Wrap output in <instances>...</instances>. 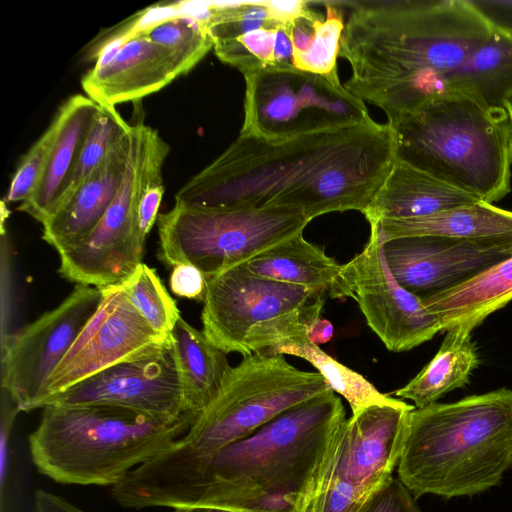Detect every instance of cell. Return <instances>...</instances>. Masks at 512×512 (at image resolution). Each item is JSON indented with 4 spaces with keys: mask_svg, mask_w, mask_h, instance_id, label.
Masks as SVG:
<instances>
[{
    "mask_svg": "<svg viewBox=\"0 0 512 512\" xmlns=\"http://www.w3.org/2000/svg\"><path fill=\"white\" fill-rule=\"evenodd\" d=\"M331 390L212 453L173 445L111 487L130 509L213 506L237 512H309L346 420Z\"/></svg>",
    "mask_w": 512,
    "mask_h": 512,
    "instance_id": "1",
    "label": "cell"
},
{
    "mask_svg": "<svg viewBox=\"0 0 512 512\" xmlns=\"http://www.w3.org/2000/svg\"><path fill=\"white\" fill-rule=\"evenodd\" d=\"M396 160L388 123L373 119L281 140L239 134L175 195L201 207H286L311 221L368 208Z\"/></svg>",
    "mask_w": 512,
    "mask_h": 512,
    "instance_id": "2",
    "label": "cell"
},
{
    "mask_svg": "<svg viewBox=\"0 0 512 512\" xmlns=\"http://www.w3.org/2000/svg\"><path fill=\"white\" fill-rule=\"evenodd\" d=\"M350 8L339 56L344 83L391 122L444 91L445 79L494 27L470 0L340 1Z\"/></svg>",
    "mask_w": 512,
    "mask_h": 512,
    "instance_id": "3",
    "label": "cell"
},
{
    "mask_svg": "<svg viewBox=\"0 0 512 512\" xmlns=\"http://www.w3.org/2000/svg\"><path fill=\"white\" fill-rule=\"evenodd\" d=\"M398 478L415 498L473 496L512 467V390L413 409Z\"/></svg>",
    "mask_w": 512,
    "mask_h": 512,
    "instance_id": "4",
    "label": "cell"
},
{
    "mask_svg": "<svg viewBox=\"0 0 512 512\" xmlns=\"http://www.w3.org/2000/svg\"><path fill=\"white\" fill-rule=\"evenodd\" d=\"M387 123L397 159L485 203L510 192L512 123L505 108L449 89Z\"/></svg>",
    "mask_w": 512,
    "mask_h": 512,
    "instance_id": "5",
    "label": "cell"
},
{
    "mask_svg": "<svg viewBox=\"0 0 512 512\" xmlns=\"http://www.w3.org/2000/svg\"><path fill=\"white\" fill-rule=\"evenodd\" d=\"M29 436L39 473L65 485L113 487L185 435L196 415L176 421L123 407L45 406Z\"/></svg>",
    "mask_w": 512,
    "mask_h": 512,
    "instance_id": "6",
    "label": "cell"
},
{
    "mask_svg": "<svg viewBox=\"0 0 512 512\" xmlns=\"http://www.w3.org/2000/svg\"><path fill=\"white\" fill-rule=\"evenodd\" d=\"M323 306L322 293L255 275L240 265L207 279L202 331L226 354H266L309 338V325L320 318Z\"/></svg>",
    "mask_w": 512,
    "mask_h": 512,
    "instance_id": "7",
    "label": "cell"
},
{
    "mask_svg": "<svg viewBox=\"0 0 512 512\" xmlns=\"http://www.w3.org/2000/svg\"><path fill=\"white\" fill-rule=\"evenodd\" d=\"M310 220L286 207H201L176 203L157 219L158 259L190 264L206 279L299 234Z\"/></svg>",
    "mask_w": 512,
    "mask_h": 512,
    "instance_id": "8",
    "label": "cell"
},
{
    "mask_svg": "<svg viewBox=\"0 0 512 512\" xmlns=\"http://www.w3.org/2000/svg\"><path fill=\"white\" fill-rule=\"evenodd\" d=\"M331 390L319 372L299 370L284 355L245 356L230 368L217 396L173 446L194 455L212 453Z\"/></svg>",
    "mask_w": 512,
    "mask_h": 512,
    "instance_id": "9",
    "label": "cell"
},
{
    "mask_svg": "<svg viewBox=\"0 0 512 512\" xmlns=\"http://www.w3.org/2000/svg\"><path fill=\"white\" fill-rule=\"evenodd\" d=\"M169 145L158 131L131 124L125 172L111 205L94 230L58 253V273L68 281L99 289L127 281L143 262L145 241L138 228L139 204L145 189L162 179Z\"/></svg>",
    "mask_w": 512,
    "mask_h": 512,
    "instance_id": "10",
    "label": "cell"
},
{
    "mask_svg": "<svg viewBox=\"0 0 512 512\" xmlns=\"http://www.w3.org/2000/svg\"><path fill=\"white\" fill-rule=\"evenodd\" d=\"M246 84L241 135L281 140L372 119L364 101L341 84L338 74L289 67L243 74Z\"/></svg>",
    "mask_w": 512,
    "mask_h": 512,
    "instance_id": "11",
    "label": "cell"
},
{
    "mask_svg": "<svg viewBox=\"0 0 512 512\" xmlns=\"http://www.w3.org/2000/svg\"><path fill=\"white\" fill-rule=\"evenodd\" d=\"M101 289L76 284L55 308L22 326L1 349V388L21 411L39 408L49 377L97 311Z\"/></svg>",
    "mask_w": 512,
    "mask_h": 512,
    "instance_id": "12",
    "label": "cell"
},
{
    "mask_svg": "<svg viewBox=\"0 0 512 512\" xmlns=\"http://www.w3.org/2000/svg\"><path fill=\"white\" fill-rule=\"evenodd\" d=\"M369 226L365 247L344 264V275L369 328L389 351H408L431 340L442 326L421 298L394 278L378 227Z\"/></svg>",
    "mask_w": 512,
    "mask_h": 512,
    "instance_id": "13",
    "label": "cell"
},
{
    "mask_svg": "<svg viewBox=\"0 0 512 512\" xmlns=\"http://www.w3.org/2000/svg\"><path fill=\"white\" fill-rule=\"evenodd\" d=\"M101 290L103 298L97 311L49 377L39 408L73 385L170 341L148 324L122 285Z\"/></svg>",
    "mask_w": 512,
    "mask_h": 512,
    "instance_id": "14",
    "label": "cell"
},
{
    "mask_svg": "<svg viewBox=\"0 0 512 512\" xmlns=\"http://www.w3.org/2000/svg\"><path fill=\"white\" fill-rule=\"evenodd\" d=\"M104 404L176 421L193 414L176 366L171 338L154 351L113 365L47 399V405Z\"/></svg>",
    "mask_w": 512,
    "mask_h": 512,
    "instance_id": "15",
    "label": "cell"
},
{
    "mask_svg": "<svg viewBox=\"0 0 512 512\" xmlns=\"http://www.w3.org/2000/svg\"><path fill=\"white\" fill-rule=\"evenodd\" d=\"M383 252L398 283L423 298L451 289L511 257L512 239L409 236L384 242Z\"/></svg>",
    "mask_w": 512,
    "mask_h": 512,
    "instance_id": "16",
    "label": "cell"
},
{
    "mask_svg": "<svg viewBox=\"0 0 512 512\" xmlns=\"http://www.w3.org/2000/svg\"><path fill=\"white\" fill-rule=\"evenodd\" d=\"M87 58L96 63L82 78L83 90L104 107L139 100L181 75L167 50L136 33L107 34Z\"/></svg>",
    "mask_w": 512,
    "mask_h": 512,
    "instance_id": "17",
    "label": "cell"
},
{
    "mask_svg": "<svg viewBox=\"0 0 512 512\" xmlns=\"http://www.w3.org/2000/svg\"><path fill=\"white\" fill-rule=\"evenodd\" d=\"M414 405H373L343 423L333 445L325 479L338 478L377 489L398 466Z\"/></svg>",
    "mask_w": 512,
    "mask_h": 512,
    "instance_id": "18",
    "label": "cell"
},
{
    "mask_svg": "<svg viewBox=\"0 0 512 512\" xmlns=\"http://www.w3.org/2000/svg\"><path fill=\"white\" fill-rule=\"evenodd\" d=\"M129 147L130 129L94 173L42 223L43 240L58 253L79 243L101 221L120 187Z\"/></svg>",
    "mask_w": 512,
    "mask_h": 512,
    "instance_id": "19",
    "label": "cell"
},
{
    "mask_svg": "<svg viewBox=\"0 0 512 512\" xmlns=\"http://www.w3.org/2000/svg\"><path fill=\"white\" fill-rule=\"evenodd\" d=\"M479 201L444 180L396 158L363 215L371 225L385 219L430 216Z\"/></svg>",
    "mask_w": 512,
    "mask_h": 512,
    "instance_id": "20",
    "label": "cell"
},
{
    "mask_svg": "<svg viewBox=\"0 0 512 512\" xmlns=\"http://www.w3.org/2000/svg\"><path fill=\"white\" fill-rule=\"evenodd\" d=\"M99 109L87 95L71 96L59 108L52 121L55 137L43 176L33 195L19 205V211L41 223L53 213Z\"/></svg>",
    "mask_w": 512,
    "mask_h": 512,
    "instance_id": "21",
    "label": "cell"
},
{
    "mask_svg": "<svg viewBox=\"0 0 512 512\" xmlns=\"http://www.w3.org/2000/svg\"><path fill=\"white\" fill-rule=\"evenodd\" d=\"M201 3L181 1L148 7L117 31L141 34L167 50L182 75L213 48Z\"/></svg>",
    "mask_w": 512,
    "mask_h": 512,
    "instance_id": "22",
    "label": "cell"
},
{
    "mask_svg": "<svg viewBox=\"0 0 512 512\" xmlns=\"http://www.w3.org/2000/svg\"><path fill=\"white\" fill-rule=\"evenodd\" d=\"M243 265L255 275L302 286L333 299L352 298L344 265L305 240L303 234L276 245Z\"/></svg>",
    "mask_w": 512,
    "mask_h": 512,
    "instance_id": "23",
    "label": "cell"
},
{
    "mask_svg": "<svg viewBox=\"0 0 512 512\" xmlns=\"http://www.w3.org/2000/svg\"><path fill=\"white\" fill-rule=\"evenodd\" d=\"M442 331H473L512 300V256L443 292L421 298Z\"/></svg>",
    "mask_w": 512,
    "mask_h": 512,
    "instance_id": "24",
    "label": "cell"
},
{
    "mask_svg": "<svg viewBox=\"0 0 512 512\" xmlns=\"http://www.w3.org/2000/svg\"><path fill=\"white\" fill-rule=\"evenodd\" d=\"M377 225L382 242L409 236L436 235L460 239H512V211L482 201L434 215L385 219Z\"/></svg>",
    "mask_w": 512,
    "mask_h": 512,
    "instance_id": "25",
    "label": "cell"
},
{
    "mask_svg": "<svg viewBox=\"0 0 512 512\" xmlns=\"http://www.w3.org/2000/svg\"><path fill=\"white\" fill-rule=\"evenodd\" d=\"M170 338L187 404L198 416L217 396L232 366L226 353L182 317Z\"/></svg>",
    "mask_w": 512,
    "mask_h": 512,
    "instance_id": "26",
    "label": "cell"
},
{
    "mask_svg": "<svg viewBox=\"0 0 512 512\" xmlns=\"http://www.w3.org/2000/svg\"><path fill=\"white\" fill-rule=\"evenodd\" d=\"M471 331L448 330L432 360L405 386L393 392L416 408L436 403L446 393L465 386L479 358Z\"/></svg>",
    "mask_w": 512,
    "mask_h": 512,
    "instance_id": "27",
    "label": "cell"
},
{
    "mask_svg": "<svg viewBox=\"0 0 512 512\" xmlns=\"http://www.w3.org/2000/svg\"><path fill=\"white\" fill-rule=\"evenodd\" d=\"M459 90L492 107L512 97V34L494 28L459 68L445 79L444 90Z\"/></svg>",
    "mask_w": 512,
    "mask_h": 512,
    "instance_id": "28",
    "label": "cell"
},
{
    "mask_svg": "<svg viewBox=\"0 0 512 512\" xmlns=\"http://www.w3.org/2000/svg\"><path fill=\"white\" fill-rule=\"evenodd\" d=\"M326 14L310 9L289 25L293 66L320 75H335L340 42L345 27L336 1H325Z\"/></svg>",
    "mask_w": 512,
    "mask_h": 512,
    "instance_id": "29",
    "label": "cell"
},
{
    "mask_svg": "<svg viewBox=\"0 0 512 512\" xmlns=\"http://www.w3.org/2000/svg\"><path fill=\"white\" fill-rule=\"evenodd\" d=\"M266 354L291 355L309 362L329 387L348 402L352 414L373 405L398 406L405 402L381 393L364 376L329 356L309 338L277 346Z\"/></svg>",
    "mask_w": 512,
    "mask_h": 512,
    "instance_id": "30",
    "label": "cell"
},
{
    "mask_svg": "<svg viewBox=\"0 0 512 512\" xmlns=\"http://www.w3.org/2000/svg\"><path fill=\"white\" fill-rule=\"evenodd\" d=\"M216 56L242 74L265 67L293 66L288 27L271 22L213 43Z\"/></svg>",
    "mask_w": 512,
    "mask_h": 512,
    "instance_id": "31",
    "label": "cell"
},
{
    "mask_svg": "<svg viewBox=\"0 0 512 512\" xmlns=\"http://www.w3.org/2000/svg\"><path fill=\"white\" fill-rule=\"evenodd\" d=\"M129 129L130 124L123 119L116 108L100 106L54 211L65 203L94 173L104 162L113 146Z\"/></svg>",
    "mask_w": 512,
    "mask_h": 512,
    "instance_id": "32",
    "label": "cell"
},
{
    "mask_svg": "<svg viewBox=\"0 0 512 512\" xmlns=\"http://www.w3.org/2000/svg\"><path fill=\"white\" fill-rule=\"evenodd\" d=\"M121 285L148 324L160 335L170 337L181 316L156 271L142 262Z\"/></svg>",
    "mask_w": 512,
    "mask_h": 512,
    "instance_id": "33",
    "label": "cell"
},
{
    "mask_svg": "<svg viewBox=\"0 0 512 512\" xmlns=\"http://www.w3.org/2000/svg\"><path fill=\"white\" fill-rule=\"evenodd\" d=\"M54 137L55 125L52 122L22 157L3 200L5 203L20 202L21 204L36 191L43 176Z\"/></svg>",
    "mask_w": 512,
    "mask_h": 512,
    "instance_id": "34",
    "label": "cell"
},
{
    "mask_svg": "<svg viewBox=\"0 0 512 512\" xmlns=\"http://www.w3.org/2000/svg\"><path fill=\"white\" fill-rule=\"evenodd\" d=\"M9 216L6 203L1 204V349L21 329L18 321V300L13 269V250L5 223ZM0 349V350H1Z\"/></svg>",
    "mask_w": 512,
    "mask_h": 512,
    "instance_id": "35",
    "label": "cell"
},
{
    "mask_svg": "<svg viewBox=\"0 0 512 512\" xmlns=\"http://www.w3.org/2000/svg\"><path fill=\"white\" fill-rule=\"evenodd\" d=\"M377 489L366 488L338 478L325 479L309 512H360Z\"/></svg>",
    "mask_w": 512,
    "mask_h": 512,
    "instance_id": "36",
    "label": "cell"
},
{
    "mask_svg": "<svg viewBox=\"0 0 512 512\" xmlns=\"http://www.w3.org/2000/svg\"><path fill=\"white\" fill-rule=\"evenodd\" d=\"M415 499L399 478L391 476L369 497L360 512H421Z\"/></svg>",
    "mask_w": 512,
    "mask_h": 512,
    "instance_id": "37",
    "label": "cell"
},
{
    "mask_svg": "<svg viewBox=\"0 0 512 512\" xmlns=\"http://www.w3.org/2000/svg\"><path fill=\"white\" fill-rule=\"evenodd\" d=\"M207 279L195 266L178 264L172 267L169 285L179 297L203 302L206 294Z\"/></svg>",
    "mask_w": 512,
    "mask_h": 512,
    "instance_id": "38",
    "label": "cell"
},
{
    "mask_svg": "<svg viewBox=\"0 0 512 512\" xmlns=\"http://www.w3.org/2000/svg\"><path fill=\"white\" fill-rule=\"evenodd\" d=\"M0 411V484L1 491H3L9 473L10 436L16 417L21 410L7 391L2 388Z\"/></svg>",
    "mask_w": 512,
    "mask_h": 512,
    "instance_id": "39",
    "label": "cell"
},
{
    "mask_svg": "<svg viewBox=\"0 0 512 512\" xmlns=\"http://www.w3.org/2000/svg\"><path fill=\"white\" fill-rule=\"evenodd\" d=\"M164 193L162 179L152 182L144 191L138 211V228L143 241L158 219V212Z\"/></svg>",
    "mask_w": 512,
    "mask_h": 512,
    "instance_id": "40",
    "label": "cell"
},
{
    "mask_svg": "<svg viewBox=\"0 0 512 512\" xmlns=\"http://www.w3.org/2000/svg\"><path fill=\"white\" fill-rule=\"evenodd\" d=\"M494 27L512 34V0H470Z\"/></svg>",
    "mask_w": 512,
    "mask_h": 512,
    "instance_id": "41",
    "label": "cell"
},
{
    "mask_svg": "<svg viewBox=\"0 0 512 512\" xmlns=\"http://www.w3.org/2000/svg\"><path fill=\"white\" fill-rule=\"evenodd\" d=\"M34 512H89L67 499L49 491L39 489L34 494Z\"/></svg>",
    "mask_w": 512,
    "mask_h": 512,
    "instance_id": "42",
    "label": "cell"
},
{
    "mask_svg": "<svg viewBox=\"0 0 512 512\" xmlns=\"http://www.w3.org/2000/svg\"><path fill=\"white\" fill-rule=\"evenodd\" d=\"M333 334V324L327 319L318 318L308 328V337L316 345L329 342Z\"/></svg>",
    "mask_w": 512,
    "mask_h": 512,
    "instance_id": "43",
    "label": "cell"
},
{
    "mask_svg": "<svg viewBox=\"0 0 512 512\" xmlns=\"http://www.w3.org/2000/svg\"><path fill=\"white\" fill-rule=\"evenodd\" d=\"M173 512H237L225 508L213 506H178L173 508Z\"/></svg>",
    "mask_w": 512,
    "mask_h": 512,
    "instance_id": "44",
    "label": "cell"
},
{
    "mask_svg": "<svg viewBox=\"0 0 512 512\" xmlns=\"http://www.w3.org/2000/svg\"><path fill=\"white\" fill-rule=\"evenodd\" d=\"M504 108L506 109L509 117H510V120H511V123H512V97H510L504 104Z\"/></svg>",
    "mask_w": 512,
    "mask_h": 512,
    "instance_id": "45",
    "label": "cell"
}]
</instances>
